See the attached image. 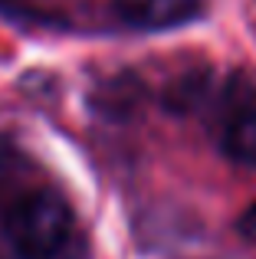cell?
Instances as JSON below:
<instances>
[{"label": "cell", "mask_w": 256, "mask_h": 259, "mask_svg": "<svg viewBox=\"0 0 256 259\" xmlns=\"http://www.w3.org/2000/svg\"><path fill=\"white\" fill-rule=\"evenodd\" d=\"M237 230H240V236H243L246 243H253V246H256V200L243 210V213H240Z\"/></svg>", "instance_id": "4"}, {"label": "cell", "mask_w": 256, "mask_h": 259, "mask_svg": "<svg viewBox=\"0 0 256 259\" xmlns=\"http://www.w3.org/2000/svg\"><path fill=\"white\" fill-rule=\"evenodd\" d=\"M200 0H115V17L132 30H174L200 17Z\"/></svg>", "instance_id": "2"}, {"label": "cell", "mask_w": 256, "mask_h": 259, "mask_svg": "<svg viewBox=\"0 0 256 259\" xmlns=\"http://www.w3.org/2000/svg\"><path fill=\"white\" fill-rule=\"evenodd\" d=\"M224 151L243 167H256V105H246L227 121Z\"/></svg>", "instance_id": "3"}, {"label": "cell", "mask_w": 256, "mask_h": 259, "mask_svg": "<svg viewBox=\"0 0 256 259\" xmlns=\"http://www.w3.org/2000/svg\"><path fill=\"white\" fill-rule=\"evenodd\" d=\"M0 227L20 259H72L79 220L69 197L33 171L23 151L0 145Z\"/></svg>", "instance_id": "1"}]
</instances>
